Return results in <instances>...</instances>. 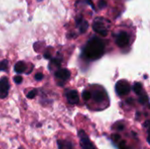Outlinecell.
Instances as JSON below:
<instances>
[{"label":"cell","instance_id":"obj_7","mask_svg":"<svg viewBox=\"0 0 150 149\" xmlns=\"http://www.w3.org/2000/svg\"><path fill=\"white\" fill-rule=\"evenodd\" d=\"M70 76V72L66 69V68H62V69H59L56 73H55V77L59 80H62V83L67 81Z\"/></svg>","mask_w":150,"mask_h":149},{"label":"cell","instance_id":"obj_20","mask_svg":"<svg viewBox=\"0 0 150 149\" xmlns=\"http://www.w3.org/2000/svg\"><path fill=\"white\" fill-rule=\"evenodd\" d=\"M120 139V136L119 134H112V140L113 141H118Z\"/></svg>","mask_w":150,"mask_h":149},{"label":"cell","instance_id":"obj_17","mask_svg":"<svg viewBox=\"0 0 150 149\" xmlns=\"http://www.w3.org/2000/svg\"><path fill=\"white\" fill-rule=\"evenodd\" d=\"M36 94H37V90H31L28 94H27V97L28 98H33L35 96H36Z\"/></svg>","mask_w":150,"mask_h":149},{"label":"cell","instance_id":"obj_12","mask_svg":"<svg viewBox=\"0 0 150 149\" xmlns=\"http://www.w3.org/2000/svg\"><path fill=\"white\" fill-rule=\"evenodd\" d=\"M93 97L96 102H101L104 99V93L101 91H96L93 95Z\"/></svg>","mask_w":150,"mask_h":149},{"label":"cell","instance_id":"obj_13","mask_svg":"<svg viewBox=\"0 0 150 149\" xmlns=\"http://www.w3.org/2000/svg\"><path fill=\"white\" fill-rule=\"evenodd\" d=\"M134 92H135L138 96H140V95L143 94L142 87L141 83H135V84H134Z\"/></svg>","mask_w":150,"mask_h":149},{"label":"cell","instance_id":"obj_19","mask_svg":"<svg viewBox=\"0 0 150 149\" xmlns=\"http://www.w3.org/2000/svg\"><path fill=\"white\" fill-rule=\"evenodd\" d=\"M34 78H35L36 81H40V80H42V78H43V75H42L41 73H38V74L35 75Z\"/></svg>","mask_w":150,"mask_h":149},{"label":"cell","instance_id":"obj_21","mask_svg":"<svg viewBox=\"0 0 150 149\" xmlns=\"http://www.w3.org/2000/svg\"><path fill=\"white\" fill-rule=\"evenodd\" d=\"M144 126L145 127H148V132H149V134L150 135V121L149 120H148V121H146L145 123H144Z\"/></svg>","mask_w":150,"mask_h":149},{"label":"cell","instance_id":"obj_22","mask_svg":"<svg viewBox=\"0 0 150 149\" xmlns=\"http://www.w3.org/2000/svg\"><path fill=\"white\" fill-rule=\"evenodd\" d=\"M98 5H99V7H100V8H104V7L106 5V3H105L104 0H101V1L98 3Z\"/></svg>","mask_w":150,"mask_h":149},{"label":"cell","instance_id":"obj_24","mask_svg":"<svg viewBox=\"0 0 150 149\" xmlns=\"http://www.w3.org/2000/svg\"><path fill=\"white\" fill-rule=\"evenodd\" d=\"M116 128H117L119 131H122V130L124 129V125H122V124H120L119 126H116Z\"/></svg>","mask_w":150,"mask_h":149},{"label":"cell","instance_id":"obj_2","mask_svg":"<svg viewBox=\"0 0 150 149\" xmlns=\"http://www.w3.org/2000/svg\"><path fill=\"white\" fill-rule=\"evenodd\" d=\"M106 21L103 18H98L93 22V30L99 35L105 37L108 34V27L106 25Z\"/></svg>","mask_w":150,"mask_h":149},{"label":"cell","instance_id":"obj_8","mask_svg":"<svg viewBox=\"0 0 150 149\" xmlns=\"http://www.w3.org/2000/svg\"><path fill=\"white\" fill-rule=\"evenodd\" d=\"M67 99L69 104L76 105L79 102V96L76 90H70L67 93Z\"/></svg>","mask_w":150,"mask_h":149},{"label":"cell","instance_id":"obj_3","mask_svg":"<svg viewBox=\"0 0 150 149\" xmlns=\"http://www.w3.org/2000/svg\"><path fill=\"white\" fill-rule=\"evenodd\" d=\"M78 136L80 139V145L82 149H96L93 143L91 141L90 138L88 137V135L85 133L83 130L78 131Z\"/></svg>","mask_w":150,"mask_h":149},{"label":"cell","instance_id":"obj_11","mask_svg":"<svg viewBox=\"0 0 150 149\" xmlns=\"http://www.w3.org/2000/svg\"><path fill=\"white\" fill-rule=\"evenodd\" d=\"M25 64L23 62V61H18V62H17L16 63V65H15V67H14V70L17 72V73H18V74H21V73H23L25 70Z\"/></svg>","mask_w":150,"mask_h":149},{"label":"cell","instance_id":"obj_14","mask_svg":"<svg viewBox=\"0 0 150 149\" xmlns=\"http://www.w3.org/2000/svg\"><path fill=\"white\" fill-rule=\"evenodd\" d=\"M148 101H149V98H148V97H147L144 93L139 96V102H140L141 104L144 105V104L148 103Z\"/></svg>","mask_w":150,"mask_h":149},{"label":"cell","instance_id":"obj_23","mask_svg":"<svg viewBox=\"0 0 150 149\" xmlns=\"http://www.w3.org/2000/svg\"><path fill=\"white\" fill-rule=\"evenodd\" d=\"M126 144V141H122L120 144V149H128L127 148V146L125 145Z\"/></svg>","mask_w":150,"mask_h":149},{"label":"cell","instance_id":"obj_25","mask_svg":"<svg viewBox=\"0 0 150 149\" xmlns=\"http://www.w3.org/2000/svg\"><path fill=\"white\" fill-rule=\"evenodd\" d=\"M44 56H45L46 59H49V58H50V54H45Z\"/></svg>","mask_w":150,"mask_h":149},{"label":"cell","instance_id":"obj_6","mask_svg":"<svg viewBox=\"0 0 150 149\" xmlns=\"http://www.w3.org/2000/svg\"><path fill=\"white\" fill-rule=\"evenodd\" d=\"M10 89V83L7 77H2L0 79V98H5L8 96Z\"/></svg>","mask_w":150,"mask_h":149},{"label":"cell","instance_id":"obj_27","mask_svg":"<svg viewBox=\"0 0 150 149\" xmlns=\"http://www.w3.org/2000/svg\"><path fill=\"white\" fill-rule=\"evenodd\" d=\"M38 1H39V2H40V1H41V0H38Z\"/></svg>","mask_w":150,"mask_h":149},{"label":"cell","instance_id":"obj_9","mask_svg":"<svg viewBox=\"0 0 150 149\" xmlns=\"http://www.w3.org/2000/svg\"><path fill=\"white\" fill-rule=\"evenodd\" d=\"M76 25H77V27H78L81 33L85 32L86 30L88 29V26H89L88 22L85 19H83L82 17H80V18H78L76 19Z\"/></svg>","mask_w":150,"mask_h":149},{"label":"cell","instance_id":"obj_26","mask_svg":"<svg viewBox=\"0 0 150 149\" xmlns=\"http://www.w3.org/2000/svg\"><path fill=\"white\" fill-rule=\"evenodd\" d=\"M148 142L150 144V135H149V137H148Z\"/></svg>","mask_w":150,"mask_h":149},{"label":"cell","instance_id":"obj_4","mask_svg":"<svg viewBox=\"0 0 150 149\" xmlns=\"http://www.w3.org/2000/svg\"><path fill=\"white\" fill-rule=\"evenodd\" d=\"M115 90L119 96H126L130 92V85L124 80L119 81L116 83Z\"/></svg>","mask_w":150,"mask_h":149},{"label":"cell","instance_id":"obj_5","mask_svg":"<svg viewBox=\"0 0 150 149\" xmlns=\"http://www.w3.org/2000/svg\"><path fill=\"white\" fill-rule=\"evenodd\" d=\"M116 44L120 47H126L129 44V35L126 32H120L116 36Z\"/></svg>","mask_w":150,"mask_h":149},{"label":"cell","instance_id":"obj_18","mask_svg":"<svg viewBox=\"0 0 150 149\" xmlns=\"http://www.w3.org/2000/svg\"><path fill=\"white\" fill-rule=\"evenodd\" d=\"M22 81H23V78H22L21 76H16L14 77V82H15L16 83H18V84L21 83Z\"/></svg>","mask_w":150,"mask_h":149},{"label":"cell","instance_id":"obj_16","mask_svg":"<svg viewBox=\"0 0 150 149\" xmlns=\"http://www.w3.org/2000/svg\"><path fill=\"white\" fill-rule=\"evenodd\" d=\"M83 98L85 100V101H87V100H89L90 98H91V92H89L88 90H84L83 92Z\"/></svg>","mask_w":150,"mask_h":149},{"label":"cell","instance_id":"obj_15","mask_svg":"<svg viewBox=\"0 0 150 149\" xmlns=\"http://www.w3.org/2000/svg\"><path fill=\"white\" fill-rule=\"evenodd\" d=\"M8 68V61L4 60L0 61V71H4Z\"/></svg>","mask_w":150,"mask_h":149},{"label":"cell","instance_id":"obj_10","mask_svg":"<svg viewBox=\"0 0 150 149\" xmlns=\"http://www.w3.org/2000/svg\"><path fill=\"white\" fill-rule=\"evenodd\" d=\"M58 149H73V144L66 140H60L57 141Z\"/></svg>","mask_w":150,"mask_h":149},{"label":"cell","instance_id":"obj_1","mask_svg":"<svg viewBox=\"0 0 150 149\" xmlns=\"http://www.w3.org/2000/svg\"><path fill=\"white\" fill-rule=\"evenodd\" d=\"M105 52V45L102 40L98 38H92L88 41L85 48L84 54L88 59L96 60L100 58Z\"/></svg>","mask_w":150,"mask_h":149}]
</instances>
